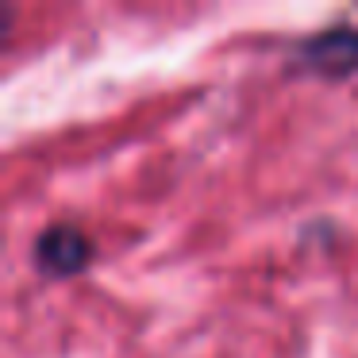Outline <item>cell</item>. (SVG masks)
I'll return each instance as SVG.
<instances>
[{"mask_svg": "<svg viewBox=\"0 0 358 358\" xmlns=\"http://www.w3.org/2000/svg\"><path fill=\"white\" fill-rule=\"evenodd\" d=\"M93 258V243L78 224H50L35 239V266L50 278H70L81 273Z\"/></svg>", "mask_w": 358, "mask_h": 358, "instance_id": "1", "label": "cell"}, {"mask_svg": "<svg viewBox=\"0 0 358 358\" xmlns=\"http://www.w3.org/2000/svg\"><path fill=\"white\" fill-rule=\"evenodd\" d=\"M301 62L324 78H355L358 73V27L339 24L312 35L301 47Z\"/></svg>", "mask_w": 358, "mask_h": 358, "instance_id": "2", "label": "cell"}]
</instances>
